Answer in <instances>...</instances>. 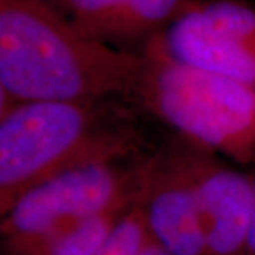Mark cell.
I'll return each mask as SVG.
<instances>
[{"label": "cell", "instance_id": "9", "mask_svg": "<svg viewBox=\"0 0 255 255\" xmlns=\"http://www.w3.org/2000/svg\"><path fill=\"white\" fill-rule=\"evenodd\" d=\"M128 211L129 209L95 216L58 232L22 255H98Z\"/></svg>", "mask_w": 255, "mask_h": 255}, {"label": "cell", "instance_id": "5", "mask_svg": "<svg viewBox=\"0 0 255 255\" xmlns=\"http://www.w3.org/2000/svg\"><path fill=\"white\" fill-rule=\"evenodd\" d=\"M154 43L176 62L255 86V7L192 0Z\"/></svg>", "mask_w": 255, "mask_h": 255}, {"label": "cell", "instance_id": "1", "mask_svg": "<svg viewBox=\"0 0 255 255\" xmlns=\"http://www.w3.org/2000/svg\"><path fill=\"white\" fill-rule=\"evenodd\" d=\"M142 55L81 32L48 0H0V111L22 101H129Z\"/></svg>", "mask_w": 255, "mask_h": 255}, {"label": "cell", "instance_id": "4", "mask_svg": "<svg viewBox=\"0 0 255 255\" xmlns=\"http://www.w3.org/2000/svg\"><path fill=\"white\" fill-rule=\"evenodd\" d=\"M149 154L75 167L22 194L2 214V255H22L71 226L136 206Z\"/></svg>", "mask_w": 255, "mask_h": 255}, {"label": "cell", "instance_id": "6", "mask_svg": "<svg viewBox=\"0 0 255 255\" xmlns=\"http://www.w3.org/2000/svg\"><path fill=\"white\" fill-rule=\"evenodd\" d=\"M136 206L147 236L167 254L207 255L201 211L181 139L149 154Z\"/></svg>", "mask_w": 255, "mask_h": 255}, {"label": "cell", "instance_id": "12", "mask_svg": "<svg viewBox=\"0 0 255 255\" xmlns=\"http://www.w3.org/2000/svg\"><path fill=\"white\" fill-rule=\"evenodd\" d=\"M246 255H255V201H254V214H252L251 231H249V239H247Z\"/></svg>", "mask_w": 255, "mask_h": 255}, {"label": "cell", "instance_id": "3", "mask_svg": "<svg viewBox=\"0 0 255 255\" xmlns=\"http://www.w3.org/2000/svg\"><path fill=\"white\" fill-rule=\"evenodd\" d=\"M129 103L194 146L239 164L255 161V86L176 62L152 42Z\"/></svg>", "mask_w": 255, "mask_h": 255}, {"label": "cell", "instance_id": "8", "mask_svg": "<svg viewBox=\"0 0 255 255\" xmlns=\"http://www.w3.org/2000/svg\"><path fill=\"white\" fill-rule=\"evenodd\" d=\"M76 28L115 48L142 55L192 0H48Z\"/></svg>", "mask_w": 255, "mask_h": 255}, {"label": "cell", "instance_id": "2", "mask_svg": "<svg viewBox=\"0 0 255 255\" xmlns=\"http://www.w3.org/2000/svg\"><path fill=\"white\" fill-rule=\"evenodd\" d=\"M129 101H22L0 111V216L40 182L154 151Z\"/></svg>", "mask_w": 255, "mask_h": 255}, {"label": "cell", "instance_id": "11", "mask_svg": "<svg viewBox=\"0 0 255 255\" xmlns=\"http://www.w3.org/2000/svg\"><path fill=\"white\" fill-rule=\"evenodd\" d=\"M139 255H171V254H167L164 249L159 246V244H156L149 236H147Z\"/></svg>", "mask_w": 255, "mask_h": 255}, {"label": "cell", "instance_id": "10", "mask_svg": "<svg viewBox=\"0 0 255 255\" xmlns=\"http://www.w3.org/2000/svg\"><path fill=\"white\" fill-rule=\"evenodd\" d=\"M147 237L139 207L134 206L125 214L113 236L98 255H139Z\"/></svg>", "mask_w": 255, "mask_h": 255}, {"label": "cell", "instance_id": "7", "mask_svg": "<svg viewBox=\"0 0 255 255\" xmlns=\"http://www.w3.org/2000/svg\"><path fill=\"white\" fill-rule=\"evenodd\" d=\"M181 146L201 211L207 255H246L255 177L234 169L217 154L184 139H181Z\"/></svg>", "mask_w": 255, "mask_h": 255}]
</instances>
